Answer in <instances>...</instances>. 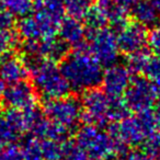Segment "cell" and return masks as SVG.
I'll return each mask as SVG.
<instances>
[{
  "label": "cell",
  "instance_id": "cell-35",
  "mask_svg": "<svg viewBox=\"0 0 160 160\" xmlns=\"http://www.w3.org/2000/svg\"><path fill=\"white\" fill-rule=\"evenodd\" d=\"M151 83H152V82H151ZM152 87H153V90H155L156 100L158 101V103H160V81L152 83Z\"/></svg>",
  "mask_w": 160,
  "mask_h": 160
},
{
  "label": "cell",
  "instance_id": "cell-7",
  "mask_svg": "<svg viewBox=\"0 0 160 160\" xmlns=\"http://www.w3.org/2000/svg\"><path fill=\"white\" fill-rule=\"evenodd\" d=\"M110 97L97 88L83 92L81 99V120L87 125L103 127L109 121Z\"/></svg>",
  "mask_w": 160,
  "mask_h": 160
},
{
  "label": "cell",
  "instance_id": "cell-14",
  "mask_svg": "<svg viewBox=\"0 0 160 160\" xmlns=\"http://www.w3.org/2000/svg\"><path fill=\"white\" fill-rule=\"evenodd\" d=\"M36 48L41 58L54 62L64 59L69 51L68 45L62 38H57L56 36L36 41Z\"/></svg>",
  "mask_w": 160,
  "mask_h": 160
},
{
  "label": "cell",
  "instance_id": "cell-38",
  "mask_svg": "<svg viewBox=\"0 0 160 160\" xmlns=\"http://www.w3.org/2000/svg\"><path fill=\"white\" fill-rule=\"evenodd\" d=\"M90 160H112V158H108V159H90Z\"/></svg>",
  "mask_w": 160,
  "mask_h": 160
},
{
  "label": "cell",
  "instance_id": "cell-10",
  "mask_svg": "<svg viewBox=\"0 0 160 160\" xmlns=\"http://www.w3.org/2000/svg\"><path fill=\"white\" fill-rule=\"evenodd\" d=\"M131 75L124 65L113 64L107 67L101 80L103 91L110 98H122L131 83Z\"/></svg>",
  "mask_w": 160,
  "mask_h": 160
},
{
  "label": "cell",
  "instance_id": "cell-27",
  "mask_svg": "<svg viewBox=\"0 0 160 160\" xmlns=\"http://www.w3.org/2000/svg\"><path fill=\"white\" fill-rule=\"evenodd\" d=\"M60 160H87V156L76 144V142L65 140L64 153H62V157Z\"/></svg>",
  "mask_w": 160,
  "mask_h": 160
},
{
  "label": "cell",
  "instance_id": "cell-23",
  "mask_svg": "<svg viewBox=\"0 0 160 160\" xmlns=\"http://www.w3.org/2000/svg\"><path fill=\"white\" fill-rule=\"evenodd\" d=\"M67 140V139H66ZM44 160H60L64 153V142L54 139H41Z\"/></svg>",
  "mask_w": 160,
  "mask_h": 160
},
{
  "label": "cell",
  "instance_id": "cell-8",
  "mask_svg": "<svg viewBox=\"0 0 160 160\" xmlns=\"http://www.w3.org/2000/svg\"><path fill=\"white\" fill-rule=\"evenodd\" d=\"M123 97L128 110L135 113L151 109L157 101L152 83L147 78L142 77H136L131 80Z\"/></svg>",
  "mask_w": 160,
  "mask_h": 160
},
{
  "label": "cell",
  "instance_id": "cell-29",
  "mask_svg": "<svg viewBox=\"0 0 160 160\" xmlns=\"http://www.w3.org/2000/svg\"><path fill=\"white\" fill-rule=\"evenodd\" d=\"M19 137V135L11 128L7 122L5 115L0 114V146L12 142Z\"/></svg>",
  "mask_w": 160,
  "mask_h": 160
},
{
  "label": "cell",
  "instance_id": "cell-32",
  "mask_svg": "<svg viewBox=\"0 0 160 160\" xmlns=\"http://www.w3.org/2000/svg\"><path fill=\"white\" fill-rule=\"evenodd\" d=\"M14 23V17L0 5V30L11 29Z\"/></svg>",
  "mask_w": 160,
  "mask_h": 160
},
{
  "label": "cell",
  "instance_id": "cell-9",
  "mask_svg": "<svg viewBox=\"0 0 160 160\" xmlns=\"http://www.w3.org/2000/svg\"><path fill=\"white\" fill-rule=\"evenodd\" d=\"M36 91L25 80L9 85L3 92L1 103L8 110H24L35 104Z\"/></svg>",
  "mask_w": 160,
  "mask_h": 160
},
{
  "label": "cell",
  "instance_id": "cell-33",
  "mask_svg": "<svg viewBox=\"0 0 160 160\" xmlns=\"http://www.w3.org/2000/svg\"><path fill=\"white\" fill-rule=\"evenodd\" d=\"M120 160H156L151 156H149L144 150H133L131 152H126L121 157Z\"/></svg>",
  "mask_w": 160,
  "mask_h": 160
},
{
  "label": "cell",
  "instance_id": "cell-19",
  "mask_svg": "<svg viewBox=\"0 0 160 160\" xmlns=\"http://www.w3.org/2000/svg\"><path fill=\"white\" fill-rule=\"evenodd\" d=\"M23 160H44L42 152V142L34 135L27 136L20 146Z\"/></svg>",
  "mask_w": 160,
  "mask_h": 160
},
{
  "label": "cell",
  "instance_id": "cell-28",
  "mask_svg": "<svg viewBox=\"0 0 160 160\" xmlns=\"http://www.w3.org/2000/svg\"><path fill=\"white\" fill-rule=\"evenodd\" d=\"M142 150L156 160L160 159V132L150 135L142 144Z\"/></svg>",
  "mask_w": 160,
  "mask_h": 160
},
{
  "label": "cell",
  "instance_id": "cell-17",
  "mask_svg": "<svg viewBox=\"0 0 160 160\" xmlns=\"http://www.w3.org/2000/svg\"><path fill=\"white\" fill-rule=\"evenodd\" d=\"M96 5L102 9L111 24L112 30L118 32L128 22L127 20V10L118 6L113 0H97Z\"/></svg>",
  "mask_w": 160,
  "mask_h": 160
},
{
  "label": "cell",
  "instance_id": "cell-24",
  "mask_svg": "<svg viewBox=\"0 0 160 160\" xmlns=\"http://www.w3.org/2000/svg\"><path fill=\"white\" fill-rule=\"evenodd\" d=\"M129 110L121 98H110L109 107V121L118 123L129 115Z\"/></svg>",
  "mask_w": 160,
  "mask_h": 160
},
{
  "label": "cell",
  "instance_id": "cell-34",
  "mask_svg": "<svg viewBox=\"0 0 160 160\" xmlns=\"http://www.w3.org/2000/svg\"><path fill=\"white\" fill-rule=\"evenodd\" d=\"M113 1L118 6H120L121 8H123L125 10H128L134 7V5L137 2L138 0H113Z\"/></svg>",
  "mask_w": 160,
  "mask_h": 160
},
{
  "label": "cell",
  "instance_id": "cell-20",
  "mask_svg": "<svg viewBox=\"0 0 160 160\" xmlns=\"http://www.w3.org/2000/svg\"><path fill=\"white\" fill-rule=\"evenodd\" d=\"M0 5L13 17H22L29 14L35 6L34 0H0Z\"/></svg>",
  "mask_w": 160,
  "mask_h": 160
},
{
  "label": "cell",
  "instance_id": "cell-3",
  "mask_svg": "<svg viewBox=\"0 0 160 160\" xmlns=\"http://www.w3.org/2000/svg\"><path fill=\"white\" fill-rule=\"evenodd\" d=\"M108 132L127 147L139 146L150 135L160 132V120L151 108L136 115H128L118 123H113Z\"/></svg>",
  "mask_w": 160,
  "mask_h": 160
},
{
  "label": "cell",
  "instance_id": "cell-11",
  "mask_svg": "<svg viewBox=\"0 0 160 160\" xmlns=\"http://www.w3.org/2000/svg\"><path fill=\"white\" fill-rule=\"evenodd\" d=\"M147 38L148 32L146 28L137 22H127L120 31H118L116 35L120 52L127 55L145 49L147 45Z\"/></svg>",
  "mask_w": 160,
  "mask_h": 160
},
{
  "label": "cell",
  "instance_id": "cell-1",
  "mask_svg": "<svg viewBox=\"0 0 160 160\" xmlns=\"http://www.w3.org/2000/svg\"><path fill=\"white\" fill-rule=\"evenodd\" d=\"M59 69L70 89L77 92H85L101 85L102 66L85 46L67 54L62 60Z\"/></svg>",
  "mask_w": 160,
  "mask_h": 160
},
{
  "label": "cell",
  "instance_id": "cell-5",
  "mask_svg": "<svg viewBox=\"0 0 160 160\" xmlns=\"http://www.w3.org/2000/svg\"><path fill=\"white\" fill-rule=\"evenodd\" d=\"M88 43L85 48L98 60L101 66L109 67L116 64L120 54L116 34L112 29L103 28L96 31H86Z\"/></svg>",
  "mask_w": 160,
  "mask_h": 160
},
{
  "label": "cell",
  "instance_id": "cell-25",
  "mask_svg": "<svg viewBox=\"0 0 160 160\" xmlns=\"http://www.w3.org/2000/svg\"><path fill=\"white\" fill-rule=\"evenodd\" d=\"M20 35L11 29L0 30V55L12 52L19 45Z\"/></svg>",
  "mask_w": 160,
  "mask_h": 160
},
{
  "label": "cell",
  "instance_id": "cell-13",
  "mask_svg": "<svg viewBox=\"0 0 160 160\" xmlns=\"http://www.w3.org/2000/svg\"><path fill=\"white\" fill-rule=\"evenodd\" d=\"M59 38H62L68 46H73L76 48L85 46L86 43V28L78 19L64 18L58 27Z\"/></svg>",
  "mask_w": 160,
  "mask_h": 160
},
{
  "label": "cell",
  "instance_id": "cell-15",
  "mask_svg": "<svg viewBox=\"0 0 160 160\" xmlns=\"http://www.w3.org/2000/svg\"><path fill=\"white\" fill-rule=\"evenodd\" d=\"M31 131L33 135L40 139H54L59 142H65L68 134V131L64 127L43 116L33 125Z\"/></svg>",
  "mask_w": 160,
  "mask_h": 160
},
{
  "label": "cell",
  "instance_id": "cell-26",
  "mask_svg": "<svg viewBox=\"0 0 160 160\" xmlns=\"http://www.w3.org/2000/svg\"><path fill=\"white\" fill-rule=\"evenodd\" d=\"M142 73L152 83L160 81V56L150 55Z\"/></svg>",
  "mask_w": 160,
  "mask_h": 160
},
{
  "label": "cell",
  "instance_id": "cell-30",
  "mask_svg": "<svg viewBox=\"0 0 160 160\" xmlns=\"http://www.w3.org/2000/svg\"><path fill=\"white\" fill-rule=\"evenodd\" d=\"M0 160H23L20 146L13 142L0 146Z\"/></svg>",
  "mask_w": 160,
  "mask_h": 160
},
{
  "label": "cell",
  "instance_id": "cell-36",
  "mask_svg": "<svg viewBox=\"0 0 160 160\" xmlns=\"http://www.w3.org/2000/svg\"><path fill=\"white\" fill-rule=\"evenodd\" d=\"M5 89H6V83H5V81H3V80L0 78V102H1V99H2Z\"/></svg>",
  "mask_w": 160,
  "mask_h": 160
},
{
  "label": "cell",
  "instance_id": "cell-12",
  "mask_svg": "<svg viewBox=\"0 0 160 160\" xmlns=\"http://www.w3.org/2000/svg\"><path fill=\"white\" fill-rule=\"evenodd\" d=\"M29 70L21 57L14 55L12 52L0 55V78L5 83L23 81L27 78Z\"/></svg>",
  "mask_w": 160,
  "mask_h": 160
},
{
  "label": "cell",
  "instance_id": "cell-37",
  "mask_svg": "<svg viewBox=\"0 0 160 160\" xmlns=\"http://www.w3.org/2000/svg\"><path fill=\"white\" fill-rule=\"evenodd\" d=\"M153 3V6H155L156 8H157V10L160 12V0H151Z\"/></svg>",
  "mask_w": 160,
  "mask_h": 160
},
{
  "label": "cell",
  "instance_id": "cell-21",
  "mask_svg": "<svg viewBox=\"0 0 160 160\" xmlns=\"http://www.w3.org/2000/svg\"><path fill=\"white\" fill-rule=\"evenodd\" d=\"M65 13L75 19H82L92 5V0H62Z\"/></svg>",
  "mask_w": 160,
  "mask_h": 160
},
{
  "label": "cell",
  "instance_id": "cell-6",
  "mask_svg": "<svg viewBox=\"0 0 160 160\" xmlns=\"http://www.w3.org/2000/svg\"><path fill=\"white\" fill-rule=\"evenodd\" d=\"M43 110L48 120L60 125L68 132L77 128L82 113L81 102L75 97L69 96L45 100Z\"/></svg>",
  "mask_w": 160,
  "mask_h": 160
},
{
  "label": "cell",
  "instance_id": "cell-31",
  "mask_svg": "<svg viewBox=\"0 0 160 160\" xmlns=\"http://www.w3.org/2000/svg\"><path fill=\"white\" fill-rule=\"evenodd\" d=\"M147 45L151 52L157 56H160V25L156 24L148 34L147 38Z\"/></svg>",
  "mask_w": 160,
  "mask_h": 160
},
{
  "label": "cell",
  "instance_id": "cell-4",
  "mask_svg": "<svg viewBox=\"0 0 160 160\" xmlns=\"http://www.w3.org/2000/svg\"><path fill=\"white\" fill-rule=\"evenodd\" d=\"M32 75L33 87L45 100L58 99L68 94L70 87L60 69L51 60L41 59L29 69Z\"/></svg>",
  "mask_w": 160,
  "mask_h": 160
},
{
  "label": "cell",
  "instance_id": "cell-22",
  "mask_svg": "<svg viewBox=\"0 0 160 160\" xmlns=\"http://www.w3.org/2000/svg\"><path fill=\"white\" fill-rule=\"evenodd\" d=\"M149 57H150V54L146 51V49H142V51L136 52V53H132L129 55H127L126 58V68L128 69V71L131 73H142L144 70L145 66H146V62H148Z\"/></svg>",
  "mask_w": 160,
  "mask_h": 160
},
{
  "label": "cell",
  "instance_id": "cell-2",
  "mask_svg": "<svg viewBox=\"0 0 160 160\" xmlns=\"http://www.w3.org/2000/svg\"><path fill=\"white\" fill-rule=\"evenodd\" d=\"M76 144L90 159H108L127 152V146L109 132L93 125H86L77 132Z\"/></svg>",
  "mask_w": 160,
  "mask_h": 160
},
{
  "label": "cell",
  "instance_id": "cell-18",
  "mask_svg": "<svg viewBox=\"0 0 160 160\" xmlns=\"http://www.w3.org/2000/svg\"><path fill=\"white\" fill-rule=\"evenodd\" d=\"M82 19L85 21L86 31H96V30L107 28V25L109 24L105 13L96 3L91 5V7L89 8Z\"/></svg>",
  "mask_w": 160,
  "mask_h": 160
},
{
  "label": "cell",
  "instance_id": "cell-16",
  "mask_svg": "<svg viewBox=\"0 0 160 160\" xmlns=\"http://www.w3.org/2000/svg\"><path fill=\"white\" fill-rule=\"evenodd\" d=\"M132 16L135 22L147 27H155L159 19V11L151 0H138L132 8Z\"/></svg>",
  "mask_w": 160,
  "mask_h": 160
}]
</instances>
